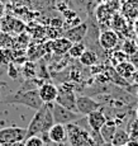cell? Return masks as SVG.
Here are the masks:
<instances>
[{
    "label": "cell",
    "instance_id": "6da1fadb",
    "mask_svg": "<svg viewBox=\"0 0 138 146\" xmlns=\"http://www.w3.org/2000/svg\"><path fill=\"white\" fill-rule=\"evenodd\" d=\"M0 103L1 104H22L36 111L44 104L39 98L38 89H27L24 86H20L17 92L7 95L4 99L0 100Z\"/></svg>",
    "mask_w": 138,
    "mask_h": 146
},
{
    "label": "cell",
    "instance_id": "7a4b0ae2",
    "mask_svg": "<svg viewBox=\"0 0 138 146\" xmlns=\"http://www.w3.org/2000/svg\"><path fill=\"white\" fill-rule=\"evenodd\" d=\"M76 98L77 95L72 90V84L71 83H63L58 88V94L56 98L55 103L65 107L66 109H70L72 112L77 113V108H76Z\"/></svg>",
    "mask_w": 138,
    "mask_h": 146
},
{
    "label": "cell",
    "instance_id": "3957f363",
    "mask_svg": "<svg viewBox=\"0 0 138 146\" xmlns=\"http://www.w3.org/2000/svg\"><path fill=\"white\" fill-rule=\"evenodd\" d=\"M52 114L55 123H60V125H70V123H76L79 119H81V114L72 112L70 109H66L65 107L57 104L53 102L52 103Z\"/></svg>",
    "mask_w": 138,
    "mask_h": 146
},
{
    "label": "cell",
    "instance_id": "277c9868",
    "mask_svg": "<svg viewBox=\"0 0 138 146\" xmlns=\"http://www.w3.org/2000/svg\"><path fill=\"white\" fill-rule=\"evenodd\" d=\"M67 140L71 146H83L90 137V131L80 128L77 123H70L66 125Z\"/></svg>",
    "mask_w": 138,
    "mask_h": 146
},
{
    "label": "cell",
    "instance_id": "5b68a950",
    "mask_svg": "<svg viewBox=\"0 0 138 146\" xmlns=\"http://www.w3.org/2000/svg\"><path fill=\"white\" fill-rule=\"evenodd\" d=\"M27 139V128L23 127H5L0 130V142L3 144H15L24 142Z\"/></svg>",
    "mask_w": 138,
    "mask_h": 146
},
{
    "label": "cell",
    "instance_id": "8992f818",
    "mask_svg": "<svg viewBox=\"0 0 138 146\" xmlns=\"http://www.w3.org/2000/svg\"><path fill=\"white\" fill-rule=\"evenodd\" d=\"M25 28H27L25 23L20 18H18V17H13V15L10 17L5 14V17H3L0 19V29L9 33V35L13 33V35L18 36L24 32Z\"/></svg>",
    "mask_w": 138,
    "mask_h": 146
},
{
    "label": "cell",
    "instance_id": "52a82bcc",
    "mask_svg": "<svg viewBox=\"0 0 138 146\" xmlns=\"http://www.w3.org/2000/svg\"><path fill=\"white\" fill-rule=\"evenodd\" d=\"M98 41H99V46L104 51H114L119 44V35L114 32L112 28H106L100 31Z\"/></svg>",
    "mask_w": 138,
    "mask_h": 146
},
{
    "label": "cell",
    "instance_id": "ba28073f",
    "mask_svg": "<svg viewBox=\"0 0 138 146\" xmlns=\"http://www.w3.org/2000/svg\"><path fill=\"white\" fill-rule=\"evenodd\" d=\"M114 14L115 13L110 9V7H109L105 1L99 3L94 10V15H95V19H96L98 26L104 27V29L110 28V21Z\"/></svg>",
    "mask_w": 138,
    "mask_h": 146
},
{
    "label": "cell",
    "instance_id": "9c48e42d",
    "mask_svg": "<svg viewBox=\"0 0 138 146\" xmlns=\"http://www.w3.org/2000/svg\"><path fill=\"white\" fill-rule=\"evenodd\" d=\"M44 113H46V103L37 109L36 114L33 118L30 119L29 125L27 127V137L36 136V135H41L43 132V126H44Z\"/></svg>",
    "mask_w": 138,
    "mask_h": 146
},
{
    "label": "cell",
    "instance_id": "30bf717a",
    "mask_svg": "<svg viewBox=\"0 0 138 146\" xmlns=\"http://www.w3.org/2000/svg\"><path fill=\"white\" fill-rule=\"evenodd\" d=\"M76 108H77V113H80L81 116H88L91 112L100 109L101 103L88 95H80L76 98Z\"/></svg>",
    "mask_w": 138,
    "mask_h": 146
},
{
    "label": "cell",
    "instance_id": "8fae6325",
    "mask_svg": "<svg viewBox=\"0 0 138 146\" xmlns=\"http://www.w3.org/2000/svg\"><path fill=\"white\" fill-rule=\"evenodd\" d=\"M88 28H89L88 22H81L77 26L63 31L62 36L66 37L69 41H71L72 43H75V42H83L85 40L86 33H88Z\"/></svg>",
    "mask_w": 138,
    "mask_h": 146
},
{
    "label": "cell",
    "instance_id": "7c38bea8",
    "mask_svg": "<svg viewBox=\"0 0 138 146\" xmlns=\"http://www.w3.org/2000/svg\"><path fill=\"white\" fill-rule=\"evenodd\" d=\"M110 28L114 31V32H117L118 35H123L127 38H131V33H129V31H131L132 28H129L128 21H127L119 12L115 13L113 15V18H112Z\"/></svg>",
    "mask_w": 138,
    "mask_h": 146
},
{
    "label": "cell",
    "instance_id": "4fadbf2b",
    "mask_svg": "<svg viewBox=\"0 0 138 146\" xmlns=\"http://www.w3.org/2000/svg\"><path fill=\"white\" fill-rule=\"evenodd\" d=\"M38 94L39 98L43 103H53L57 98L58 94V88L53 83H43L38 88Z\"/></svg>",
    "mask_w": 138,
    "mask_h": 146
},
{
    "label": "cell",
    "instance_id": "5bb4252c",
    "mask_svg": "<svg viewBox=\"0 0 138 146\" xmlns=\"http://www.w3.org/2000/svg\"><path fill=\"white\" fill-rule=\"evenodd\" d=\"M85 117H86V121H88V123H89V127L91 128L92 131H95V132H99L100 128L103 127V126L106 123V121H108L105 113H104L101 109L91 112V113H89L88 116H85Z\"/></svg>",
    "mask_w": 138,
    "mask_h": 146
},
{
    "label": "cell",
    "instance_id": "9a60e30c",
    "mask_svg": "<svg viewBox=\"0 0 138 146\" xmlns=\"http://www.w3.org/2000/svg\"><path fill=\"white\" fill-rule=\"evenodd\" d=\"M48 139L51 142L55 144H63L65 141H67V131L66 126L60 125V123H55L52 127L48 130Z\"/></svg>",
    "mask_w": 138,
    "mask_h": 146
},
{
    "label": "cell",
    "instance_id": "2e32d148",
    "mask_svg": "<svg viewBox=\"0 0 138 146\" xmlns=\"http://www.w3.org/2000/svg\"><path fill=\"white\" fill-rule=\"evenodd\" d=\"M119 13L127 21H136L138 19V1H125L122 3Z\"/></svg>",
    "mask_w": 138,
    "mask_h": 146
},
{
    "label": "cell",
    "instance_id": "e0dca14e",
    "mask_svg": "<svg viewBox=\"0 0 138 146\" xmlns=\"http://www.w3.org/2000/svg\"><path fill=\"white\" fill-rule=\"evenodd\" d=\"M71 44H72L71 41H69L66 37L61 36L60 38L53 41V53L56 56H65L69 52Z\"/></svg>",
    "mask_w": 138,
    "mask_h": 146
},
{
    "label": "cell",
    "instance_id": "ac0fdd59",
    "mask_svg": "<svg viewBox=\"0 0 138 146\" xmlns=\"http://www.w3.org/2000/svg\"><path fill=\"white\" fill-rule=\"evenodd\" d=\"M117 128H118V126H117V123H115L113 119L106 121V123L100 128V131H99V133H100L101 139L104 140V142H112Z\"/></svg>",
    "mask_w": 138,
    "mask_h": 146
},
{
    "label": "cell",
    "instance_id": "d6986e66",
    "mask_svg": "<svg viewBox=\"0 0 138 146\" xmlns=\"http://www.w3.org/2000/svg\"><path fill=\"white\" fill-rule=\"evenodd\" d=\"M79 62L86 67H91L94 65H98V62H99V55L95 51H92V50L86 48L85 52L79 57Z\"/></svg>",
    "mask_w": 138,
    "mask_h": 146
},
{
    "label": "cell",
    "instance_id": "ffe728a7",
    "mask_svg": "<svg viewBox=\"0 0 138 146\" xmlns=\"http://www.w3.org/2000/svg\"><path fill=\"white\" fill-rule=\"evenodd\" d=\"M114 69H115V71H117L118 74L123 78V79L129 80L132 78V75H133L136 67H134L128 60H127V61H122V62L117 64V65L114 66Z\"/></svg>",
    "mask_w": 138,
    "mask_h": 146
},
{
    "label": "cell",
    "instance_id": "44dd1931",
    "mask_svg": "<svg viewBox=\"0 0 138 146\" xmlns=\"http://www.w3.org/2000/svg\"><path fill=\"white\" fill-rule=\"evenodd\" d=\"M129 133L125 128H122V127H118L117 131H115L114 136H113V140H112V144L114 146H125V144L129 141Z\"/></svg>",
    "mask_w": 138,
    "mask_h": 146
},
{
    "label": "cell",
    "instance_id": "7402d4cb",
    "mask_svg": "<svg viewBox=\"0 0 138 146\" xmlns=\"http://www.w3.org/2000/svg\"><path fill=\"white\" fill-rule=\"evenodd\" d=\"M32 10L44 12L47 9H55V1L53 0H30Z\"/></svg>",
    "mask_w": 138,
    "mask_h": 146
},
{
    "label": "cell",
    "instance_id": "603a6c76",
    "mask_svg": "<svg viewBox=\"0 0 138 146\" xmlns=\"http://www.w3.org/2000/svg\"><path fill=\"white\" fill-rule=\"evenodd\" d=\"M85 50H86V44L84 43V41L83 42H75V43L71 44L67 55H69L72 60H79V57L85 52Z\"/></svg>",
    "mask_w": 138,
    "mask_h": 146
},
{
    "label": "cell",
    "instance_id": "cb8c5ba5",
    "mask_svg": "<svg viewBox=\"0 0 138 146\" xmlns=\"http://www.w3.org/2000/svg\"><path fill=\"white\" fill-rule=\"evenodd\" d=\"M44 53L46 52H44L43 44L42 46H28L27 58H28V61H36L38 58H41Z\"/></svg>",
    "mask_w": 138,
    "mask_h": 146
},
{
    "label": "cell",
    "instance_id": "d4e9b609",
    "mask_svg": "<svg viewBox=\"0 0 138 146\" xmlns=\"http://www.w3.org/2000/svg\"><path fill=\"white\" fill-rule=\"evenodd\" d=\"M122 51L125 53L127 56H131L132 53L138 51V44L134 38H125L122 44Z\"/></svg>",
    "mask_w": 138,
    "mask_h": 146
},
{
    "label": "cell",
    "instance_id": "484cf974",
    "mask_svg": "<svg viewBox=\"0 0 138 146\" xmlns=\"http://www.w3.org/2000/svg\"><path fill=\"white\" fill-rule=\"evenodd\" d=\"M14 60L13 50L12 48H0V65L8 66Z\"/></svg>",
    "mask_w": 138,
    "mask_h": 146
},
{
    "label": "cell",
    "instance_id": "4316f807",
    "mask_svg": "<svg viewBox=\"0 0 138 146\" xmlns=\"http://www.w3.org/2000/svg\"><path fill=\"white\" fill-rule=\"evenodd\" d=\"M22 74L25 79H33L37 74L36 71V65L33 61H27V62L23 65V69H22Z\"/></svg>",
    "mask_w": 138,
    "mask_h": 146
},
{
    "label": "cell",
    "instance_id": "83f0119b",
    "mask_svg": "<svg viewBox=\"0 0 138 146\" xmlns=\"http://www.w3.org/2000/svg\"><path fill=\"white\" fill-rule=\"evenodd\" d=\"M14 38L9 33L0 29V48H12Z\"/></svg>",
    "mask_w": 138,
    "mask_h": 146
},
{
    "label": "cell",
    "instance_id": "f1b7e54d",
    "mask_svg": "<svg viewBox=\"0 0 138 146\" xmlns=\"http://www.w3.org/2000/svg\"><path fill=\"white\" fill-rule=\"evenodd\" d=\"M62 35H63V29H61V28L46 26V38H48V40L55 41L57 38H60Z\"/></svg>",
    "mask_w": 138,
    "mask_h": 146
},
{
    "label": "cell",
    "instance_id": "f546056e",
    "mask_svg": "<svg viewBox=\"0 0 138 146\" xmlns=\"http://www.w3.org/2000/svg\"><path fill=\"white\" fill-rule=\"evenodd\" d=\"M129 133V137L133 140H137L138 141V118L132 119L131 122L128 123V128H127Z\"/></svg>",
    "mask_w": 138,
    "mask_h": 146
},
{
    "label": "cell",
    "instance_id": "4dcf8cb0",
    "mask_svg": "<svg viewBox=\"0 0 138 146\" xmlns=\"http://www.w3.org/2000/svg\"><path fill=\"white\" fill-rule=\"evenodd\" d=\"M112 60L114 61V66H115L117 64L122 62V61H127V60H128V56H127L125 53L122 51V50H114V51H112L110 61Z\"/></svg>",
    "mask_w": 138,
    "mask_h": 146
},
{
    "label": "cell",
    "instance_id": "1f68e13d",
    "mask_svg": "<svg viewBox=\"0 0 138 146\" xmlns=\"http://www.w3.org/2000/svg\"><path fill=\"white\" fill-rule=\"evenodd\" d=\"M24 146H44V142L38 135L29 136L24 140Z\"/></svg>",
    "mask_w": 138,
    "mask_h": 146
},
{
    "label": "cell",
    "instance_id": "d6a6232c",
    "mask_svg": "<svg viewBox=\"0 0 138 146\" xmlns=\"http://www.w3.org/2000/svg\"><path fill=\"white\" fill-rule=\"evenodd\" d=\"M20 74H22V70L18 69V65H15L14 62L8 65V75H9L10 79L17 80L19 76H20Z\"/></svg>",
    "mask_w": 138,
    "mask_h": 146
},
{
    "label": "cell",
    "instance_id": "836d02e7",
    "mask_svg": "<svg viewBox=\"0 0 138 146\" xmlns=\"http://www.w3.org/2000/svg\"><path fill=\"white\" fill-rule=\"evenodd\" d=\"M128 61L136 67V69H138V51L132 53L131 56H128Z\"/></svg>",
    "mask_w": 138,
    "mask_h": 146
},
{
    "label": "cell",
    "instance_id": "e575fe53",
    "mask_svg": "<svg viewBox=\"0 0 138 146\" xmlns=\"http://www.w3.org/2000/svg\"><path fill=\"white\" fill-rule=\"evenodd\" d=\"M5 14H7V5L0 0V19H1L3 17H5Z\"/></svg>",
    "mask_w": 138,
    "mask_h": 146
},
{
    "label": "cell",
    "instance_id": "d590c367",
    "mask_svg": "<svg viewBox=\"0 0 138 146\" xmlns=\"http://www.w3.org/2000/svg\"><path fill=\"white\" fill-rule=\"evenodd\" d=\"M132 81H133V84L134 85H138V69L134 70V72H133V75H132Z\"/></svg>",
    "mask_w": 138,
    "mask_h": 146
},
{
    "label": "cell",
    "instance_id": "8d00e7d4",
    "mask_svg": "<svg viewBox=\"0 0 138 146\" xmlns=\"http://www.w3.org/2000/svg\"><path fill=\"white\" fill-rule=\"evenodd\" d=\"M125 146H138V141L133 139H129V141L125 144Z\"/></svg>",
    "mask_w": 138,
    "mask_h": 146
},
{
    "label": "cell",
    "instance_id": "74e56055",
    "mask_svg": "<svg viewBox=\"0 0 138 146\" xmlns=\"http://www.w3.org/2000/svg\"><path fill=\"white\" fill-rule=\"evenodd\" d=\"M133 31H134V33H136V36H138V19H136L133 23Z\"/></svg>",
    "mask_w": 138,
    "mask_h": 146
},
{
    "label": "cell",
    "instance_id": "f35d334b",
    "mask_svg": "<svg viewBox=\"0 0 138 146\" xmlns=\"http://www.w3.org/2000/svg\"><path fill=\"white\" fill-rule=\"evenodd\" d=\"M100 146H114V145L112 144V142H103Z\"/></svg>",
    "mask_w": 138,
    "mask_h": 146
},
{
    "label": "cell",
    "instance_id": "ab89813d",
    "mask_svg": "<svg viewBox=\"0 0 138 146\" xmlns=\"http://www.w3.org/2000/svg\"><path fill=\"white\" fill-rule=\"evenodd\" d=\"M61 1H63V3H66V4L71 5V0H61Z\"/></svg>",
    "mask_w": 138,
    "mask_h": 146
},
{
    "label": "cell",
    "instance_id": "60d3db41",
    "mask_svg": "<svg viewBox=\"0 0 138 146\" xmlns=\"http://www.w3.org/2000/svg\"><path fill=\"white\" fill-rule=\"evenodd\" d=\"M103 1H122V0H103Z\"/></svg>",
    "mask_w": 138,
    "mask_h": 146
},
{
    "label": "cell",
    "instance_id": "b9f144b4",
    "mask_svg": "<svg viewBox=\"0 0 138 146\" xmlns=\"http://www.w3.org/2000/svg\"><path fill=\"white\" fill-rule=\"evenodd\" d=\"M136 118H138V104H137V109H136Z\"/></svg>",
    "mask_w": 138,
    "mask_h": 146
},
{
    "label": "cell",
    "instance_id": "7bdbcfd3",
    "mask_svg": "<svg viewBox=\"0 0 138 146\" xmlns=\"http://www.w3.org/2000/svg\"><path fill=\"white\" fill-rule=\"evenodd\" d=\"M127 1H138V0H127Z\"/></svg>",
    "mask_w": 138,
    "mask_h": 146
},
{
    "label": "cell",
    "instance_id": "ee69618b",
    "mask_svg": "<svg viewBox=\"0 0 138 146\" xmlns=\"http://www.w3.org/2000/svg\"><path fill=\"white\" fill-rule=\"evenodd\" d=\"M137 95H138V89H137Z\"/></svg>",
    "mask_w": 138,
    "mask_h": 146
}]
</instances>
